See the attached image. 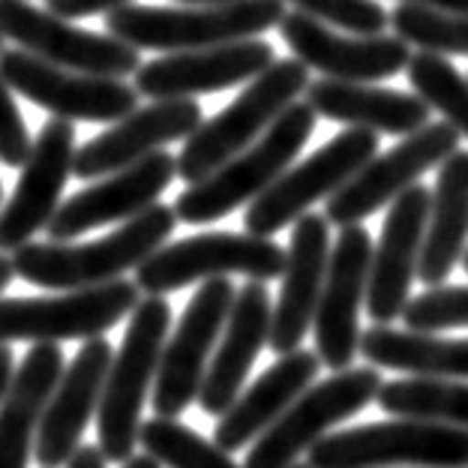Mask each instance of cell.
<instances>
[{
	"mask_svg": "<svg viewBox=\"0 0 468 468\" xmlns=\"http://www.w3.org/2000/svg\"><path fill=\"white\" fill-rule=\"evenodd\" d=\"M177 226L175 207L151 205L138 217L126 219L121 229L90 243H25L13 252L16 276L39 289H90L112 280H121L126 271H135L147 255L156 252L172 238Z\"/></svg>",
	"mask_w": 468,
	"mask_h": 468,
	"instance_id": "1",
	"label": "cell"
},
{
	"mask_svg": "<svg viewBox=\"0 0 468 468\" xmlns=\"http://www.w3.org/2000/svg\"><path fill=\"white\" fill-rule=\"evenodd\" d=\"M315 121L318 114L310 102H292L252 144L226 159L207 177L189 184L175 201V217L186 226H205L255 201L303 151Z\"/></svg>",
	"mask_w": 468,
	"mask_h": 468,
	"instance_id": "2",
	"label": "cell"
},
{
	"mask_svg": "<svg viewBox=\"0 0 468 468\" xmlns=\"http://www.w3.org/2000/svg\"><path fill=\"white\" fill-rule=\"evenodd\" d=\"M285 0H231L222 6L126 4L105 16V30L133 48L172 51L214 48L280 27Z\"/></svg>",
	"mask_w": 468,
	"mask_h": 468,
	"instance_id": "3",
	"label": "cell"
},
{
	"mask_svg": "<svg viewBox=\"0 0 468 468\" xmlns=\"http://www.w3.org/2000/svg\"><path fill=\"white\" fill-rule=\"evenodd\" d=\"M130 315V327L123 334L121 351L112 355L97 406V432L105 463H126L133 456L142 427V406L168 339L172 306L159 294H151L147 301H138Z\"/></svg>",
	"mask_w": 468,
	"mask_h": 468,
	"instance_id": "4",
	"label": "cell"
},
{
	"mask_svg": "<svg viewBox=\"0 0 468 468\" xmlns=\"http://www.w3.org/2000/svg\"><path fill=\"white\" fill-rule=\"evenodd\" d=\"M310 88V69L297 58L273 60L268 69L247 81L240 97H234L219 114L201 121L193 135L184 138V151L177 159V177L184 184L207 177L226 159L252 144L303 90Z\"/></svg>",
	"mask_w": 468,
	"mask_h": 468,
	"instance_id": "5",
	"label": "cell"
},
{
	"mask_svg": "<svg viewBox=\"0 0 468 468\" xmlns=\"http://www.w3.org/2000/svg\"><path fill=\"white\" fill-rule=\"evenodd\" d=\"M306 453L310 468H385L399 463L465 468L468 430L423 418H393L388 423L322 435Z\"/></svg>",
	"mask_w": 468,
	"mask_h": 468,
	"instance_id": "6",
	"label": "cell"
},
{
	"mask_svg": "<svg viewBox=\"0 0 468 468\" xmlns=\"http://www.w3.org/2000/svg\"><path fill=\"white\" fill-rule=\"evenodd\" d=\"M285 250L276 247L271 238L259 234H234V231H207L196 238L163 243L156 252L135 268L138 292L168 294L201 280L240 273L255 282L276 280L282 273Z\"/></svg>",
	"mask_w": 468,
	"mask_h": 468,
	"instance_id": "7",
	"label": "cell"
},
{
	"mask_svg": "<svg viewBox=\"0 0 468 468\" xmlns=\"http://www.w3.org/2000/svg\"><path fill=\"white\" fill-rule=\"evenodd\" d=\"M142 301L130 280H112L90 289H69L58 297H0V346L93 339L121 324Z\"/></svg>",
	"mask_w": 468,
	"mask_h": 468,
	"instance_id": "8",
	"label": "cell"
},
{
	"mask_svg": "<svg viewBox=\"0 0 468 468\" xmlns=\"http://www.w3.org/2000/svg\"><path fill=\"white\" fill-rule=\"evenodd\" d=\"M376 154L378 133L346 126L322 151L306 156L294 168L289 165L259 198L250 201L243 229L259 238H273L276 231L303 217L315 201L331 198L339 186H346Z\"/></svg>",
	"mask_w": 468,
	"mask_h": 468,
	"instance_id": "9",
	"label": "cell"
},
{
	"mask_svg": "<svg viewBox=\"0 0 468 468\" xmlns=\"http://www.w3.org/2000/svg\"><path fill=\"white\" fill-rule=\"evenodd\" d=\"M381 388L378 369H339L322 385L306 388L252 444L243 468H289L297 456L310 451L322 435L360 409H367Z\"/></svg>",
	"mask_w": 468,
	"mask_h": 468,
	"instance_id": "10",
	"label": "cell"
},
{
	"mask_svg": "<svg viewBox=\"0 0 468 468\" xmlns=\"http://www.w3.org/2000/svg\"><path fill=\"white\" fill-rule=\"evenodd\" d=\"M238 289L229 276L205 280L201 289L186 303L172 339H165L159 367L154 376V411L156 418L177 420L198 399L201 381H205L210 351L226 327L229 310Z\"/></svg>",
	"mask_w": 468,
	"mask_h": 468,
	"instance_id": "11",
	"label": "cell"
},
{
	"mask_svg": "<svg viewBox=\"0 0 468 468\" xmlns=\"http://www.w3.org/2000/svg\"><path fill=\"white\" fill-rule=\"evenodd\" d=\"M456 147H460V133L451 123H423L420 130L402 135V142L388 154H376L346 186H339L327 198L324 219L339 229L357 226L418 184L430 168L441 165Z\"/></svg>",
	"mask_w": 468,
	"mask_h": 468,
	"instance_id": "12",
	"label": "cell"
},
{
	"mask_svg": "<svg viewBox=\"0 0 468 468\" xmlns=\"http://www.w3.org/2000/svg\"><path fill=\"white\" fill-rule=\"evenodd\" d=\"M0 37L39 60L88 76L126 79L142 67L138 48L112 34L69 25V18L30 6L27 0H0Z\"/></svg>",
	"mask_w": 468,
	"mask_h": 468,
	"instance_id": "13",
	"label": "cell"
},
{
	"mask_svg": "<svg viewBox=\"0 0 468 468\" xmlns=\"http://www.w3.org/2000/svg\"><path fill=\"white\" fill-rule=\"evenodd\" d=\"M0 79L18 97L69 123H114L138 109V90L123 79L63 69L27 55L25 48L0 51Z\"/></svg>",
	"mask_w": 468,
	"mask_h": 468,
	"instance_id": "14",
	"label": "cell"
},
{
	"mask_svg": "<svg viewBox=\"0 0 468 468\" xmlns=\"http://www.w3.org/2000/svg\"><path fill=\"white\" fill-rule=\"evenodd\" d=\"M372 240L360 226H343L339 238L327 255V271L313 315L315 327V355L327 369H348L357 355L360 327L357 313L367 301Z\"/></svg>",
	"mask_w": 468,
	"mask_h": 468,
	"instance_id": "15",
	"label": "cell"
},
{
	"mask_svg": "<svg viewBox=\"0 0 468 468\" xmlns=\"http://www.w3.org/2000/svg\"><path fill=\"white\" fill-rule=\"evenodd\" d=\"M76 147V126L60 117L46 121L21 165L13 196L0 210V252H16L48 226L72 175Z\"/></svg>",
	"mask_w": 468,
	"mask_h": 468,
	"instance_id": "16",
	"label": "cell"
},
{
	"mask_svg": "<svg viewBox=\"0 0 468 468\" xmlns=\"http://www.w3.org/2000/svg\"><path fill=\"white\" fill-rule=\"evenodd\" d=\"M273 46L264 39H238L214 48L172 51L135 69L138 97L151 100H193L247 84L271 67Z\"/></svg>",
	"mask_w": 468,
	"mask_h": 468,
	"instance_id": "17",
	"label": "cell"
},
{
	"mask_svg": "<svg viewBox=\"0 0 468 468\" xmlns=\"http://www.w3.org/2000/svg\"><path fill=\"white\" fill-rule=\"evenodd\" d=\"M177 177V159L168 151H156L138 163L105 175L100 184L84 186L81 193L67 198L48 219L51 240H72L84 231L126 222L142 210L156 205L159 196Z\"/></svg>",
	"mask_w": 468,
	"mask_h": 468,
	"instance_id": "18",
	"label": "cell"
},
{
	"mask_svg": "<svg viewBox=\"0 0 468 468\" xmlns=\"http://www.w3.org/2000/svg\"><path fill=\"white\" fill-rule=\"evenodd\" d=\"M285 46L306 69L322 72L331 81H381L406 69L411 48L388 34H339L303 13H285L280 21Z\"/></svg>",
	"mask_w": 468,
	"mask_h": 468,
	"instance_id": "19",
	"label": "cell"
},
{
	"mask_svg": "<svg viewBox=\"0 0 468 468\" xmlns=\"http://www.w3.org/2000/svg\"><path fill=\"white\" fill-rule=\"evenodd\" d=\"M430 217V189L414 184L390 201V210L381 226V238L372 247L367 301L369 318L376 324H390L409 303V289L418 276V259L423 247V231Z\"/></svg>",
	"mask_w": 468,
	"mask_h": 468,
	"instance_id": "20",
	"label": "cell"
},
{
	"mask_svg": "<svg viewBox=\"0 0 468 468\" xmlns=\"http://www.w3.org/2000/svg\"><path fill=\"white\" fill-rule=\"evenodd\" d=\"M201 121L205 117L196 100H151V105L130 112L105 133L93 135L88 144L76 147L72 175L81 180H97L121 172L138 159L165 151V144L184 142L186 135L196 133Z\"/></svg>",
	"mask_w": 468,
	"mask_h": 468,
	"instance_id": "21",
	"label": "cell"
},
{
	"mask_svg": "<svg viewBox=\"0 0 468 468\" xmlns=\"http://www.w3.org/2000/svg\"><path fill=\"white\" fill-rule=\"evenodd\" d=\"M112 355L114 348L109 346V339L93 336L84 339L76 360L63 367V376L51 390L37 430V463L42 468L67 465L69 456L79 451L81 432L100 406Z\"/></svg>",
	"mask_w": 468,
	"mask_h": 468,
	"instance_id": "22",
	"label": "cell"
},
{
	"mask_svg": "<svg viewBox=\"0 0 468 468\" xmlns=\"http://www.w3.org/2000/svg\"><path fill=\"white\" fill-rule=\"evenodd\" d=\"M327 255H331V222L322 214H310L294 219L292 243L285 250L282 264V289L271 313L268 346L276 355H289L301 348L303 336L310 334L313 315L322 294Z\"/></svg>",
	"mask_w": 468,
	"mask_h": 468,
	"instance_id": "23",
	"label": "cell"
},
{
	"mask_svg": "<svg viewBox=\"0 0 468 468\" xmlns=\"http://www.w3.org/2000/svg\"><path fill=\"white\" fill-rule=\"evenodd\" d=\"M271 313L273 303L264 282L250 280L234 294V303L226 318V336H222L198 390V402L207 414H222L240 397L250 367L255 364L259 351L268 346Z\"/></svg>",
	"mask_w": 468,
	"mask_h": 468,
	"instance_id": "24",
	"label": "cell"
},
{
	"mask_svg": "<svg viewBox=\"0 0 468 468\" xmlns=\"http://www.w3.org/2000/svg\"><path fill=\"white\" fill-rule=\"evenodd\" d=\"M318 360L315 351L294 348L289 355H280V360L259 376V381L231 402V406L219 414L214 444L219 451L234 453L240 448H247L252 439L271 427L280 414L301 397V393L313 385V378L318 376Z\"/></svg>",
	"mask_w": 468,
	"mask_h": 468,
	"instance_id": "25",
	"label": "cell"
},
{
	"mask_svg": "<svg viewBox=\"0 0 468 468\" xmlns=\"http://www.w3.org/2000/svg\"><path fill=\"white\" fill-rule=\"evenodd\" d=\"M306 102L324 121H336L355 130H372L388 135H409L430 123L432 109L411 93L376 88L364 81H331L318 79L303 90Z\"/></svg>",
	"mask_w": 468,
	"mask_h": 468,
	"instance_id": "26",
	"label": "cell"
},
{
	"mask_svg": "<svg viewBox=\"0 0 468 468\" xmlns=\"http://www.w3.org/2000/svg\"><path fill=\"white\" fill-rule=\"evenodd\" d=\"M60 376L63 351L51 343H37L13 372L0 399V468H27L39 418Z\"/></svg>",
	"mask_w": 468,
	"mask_h": 468,
	"instance_id": "27",
	"label": "cell"
},
{
	"mask_svg": "<svg viewBox=\"0 0 468 468\" xmlns=\"http://www.w3.org/2000/svg\"><path fill=\"white\" fill-rule=\"evenodd\" d=\"M468 238V151L444 159L430 193V217L418 259V280L423 285H441L460 264Z\"/></svg>",
	"mask_w": 468,
	"mask_h": 468,
	"instance_id": "28",
	"label": "cell"
},
{
	"mask_svg": "<svg viewBox=\"0 0 468 468\" xmlns=\"http://www.w3.org/2000/svg\"><path fill=\"white\" fill-rule=\"evenodd\" d=\"M357 355L372 367L418 378H468V339H444L423 331H393L388 324L360 334Z\"/></svg>",
	"mask_w": 468,
	"mask_h": 468,
	"instance_id": "29",
	"label": "cell"
},
{
	"mask_svg": "<svg viewBox=\"0 0 468 468\" xmlns=\"http://www.w3.org/2000/svg\"><path fill=\"white\" fill-rule=\"evenodd\" d=\"M376 402L393 418H423L468 430V385L453 378H399L381 385Z\"/></svg>",
	"mask_w": 468,
	"mask_h": 468,
	"instance_id": "30",
	"label": "cell"
},
{
	"mask_svg": "<svg viewBox=\"0 0 468 468\" xmlns=\"http://www.w3.org/2000/svg\"><path fill=\"white\" fill-rule=\"evenodd\" d=\"M388 27L406 46L427 55L468 58V16L420 4H397L388 13Z\"/></svg>",
	"mask_w": 468,
	"mask_h": 468,
	"instance_id": "31",
	"label": "cell"
},
{
	"mask_svg": "<svg viewBox=\"0 0 468 468\" xmlns=\"http://www.w3.org/2000/svg\"><path fill=\"white\" fill-rule=\"evenodd\" d=\"M406 76L414 93L430 109L441 112L444 123H451L456 133L468 138V79L463 72L448 58L418 51L406 63Z\"/></svg>",
	"mask_w": 468,
	"mask_h": 468,
	"instance_id": "32",
	"label": "cell"
},
{
	"mask_svg": "<svg viewBox=\"0 0 468 468\" xmlns=\"http://www.w3.org/2000/svg\"><path fill=\"white\" fill-rule=\"evenodd\" d=\"M138 444L165 468H240L219 451L217 444L201 439L184 423L172 418H154L138 427Z\"/></svg>",
	"mask_w": 468,
	"mask_h": 468,
	"instance_id": "33",
	"label": "cell"
},
{
	"mask_svg": "<svg viewBox=\"0 0 468 468\" xmlns=\"http://www.w3.org/2000/svg\"><path fill=\"white\" fill-rule=\"evenodd\" d=\"M399 318L409 331L423 334L468 327V285H432L430 292L409 301Z\"/></svg>",
	"mask_w": 468,
	"mask_h": 468,
	"instance_id": "34",
	"label": "cell"
},
{
	"mask_svg": "<svg viewBox=\"0 0 468 468\" xmlns=\"http://www.w3.org/2000/svg\"><path fill=\"white\" fill-rule=\"evenodd\" d=\"M285 4L327 27L346 30V34L372 37L385 34L388 27V9L378 0H285Z\"/></svg>",
	"mask_w": 468,
	"mask_h": 468,
	"instance_id": "35",
	"label": "cell"
},
{
	"mask_svg": "<svg viewBox=\"0 0 468 468\" xmlns=\"http://www.w3.org/2000/svg\"><path fill=\"white\" fill-rule=\"evenodd\" d=\"M30 147H34V138H30L25 117L18 112L9 84L0 79V163L9 168H21Z\"/></svg>",
	"mask_w": 468,
	"mask_h": 468,
	"instance_id": "36",
	"label": "cell"
},
{
	"mask_svg": "<svg viewBox=\"0 0 468 468\" xmlns=\"http://www.w3.org/2000/svg\"><path fill=\"white\" fill-rule=\"evenodd\" d=\"M133 0H48V13L60 18H88V16H109Z\"/></svg>",
	"mask_w": 468,
	"mask_h": 468,
	"instance_id": "37",
	"label": "cell"
},
{
	"mask_svg": "<svg viewBox=\"0 0 468 468\" xmlns=\"http://www.w3.org/2000/svg\"><path fill=\"white\" fill-rule=\"evenodd\" d=\"M67 468H105V456L97 444H79V451L67 460Z\"/></svg>",
	"mask_w": 468,
	"mask_h": 468,
	"instance_id": "38",
	"label": "cell"
},
{
	"mask_svg": "<svg viewBox=\"0 0 468 468\" xmlns=\"http://www.w3.org/2000/svg\"><path fill=\"white\" fill-rule=\"evenodd\" d=\"M13 351H9V346H0V399H4L9 381H13Z\"/></svg>",
	"mask_w": 468,
	"mask_h": 468,
	"instance_id": "39",
	"label": "cell"
},
{
	"mask_svg": "<svg viewBox=\"0 0 468 468\" xmlns=\"http://www.w3.org/2000/svg\"><path fill=\"white\" fill-rule=\"evenodd\" d=\"M402 4H420V6H435V9H448V13L468 16V0H402Z\"/></svg>",
	"mask_w": 468,
	"mask_h": 468,
	"instance_id": "40",
	"label": "cell"
},
{
	"mask_svg": "<svg viewBox=\"0 0 468 468\" xmlns=\"http://www.w3.org/2000/svg\"><path fill=\"white\" fill-rule=\"evenodd\" d=\"M16 280V268H13V259L9 255H4L0 252V294H4V289L9 282Z\"/></svg>",
	"mask_w": 468,
	"mask_h": 468,
	"instance_id": "41",
	"label": "cell"
},
{
	"mask_svg": "<svg viewBox=\"0 0 468 468\" xmlns=\"http://www.w3.org/2000/svg\"><path fill=\"white\" fill-rule=\"evenodd\" d=\"M123 468H163L154 456H130V460L123 463Z\"/></svg>",
	"mask_w": 468,
	"mask_h": 468,
	"instance_id": "42",
	"label": "cell"
},
{
	"mask_svg": "<svg viewBox=\"0 0 468 468\" xmlns=\"http://www.w3.org/2000/svg\"><path fill=\"white\" fill-rule=\"evenodd\" d=\"M180 6H222V4H231V0H177Z\"/></svg>",
	"mask_w": 468,
	"mask_h": 468,
	"instance_id": "43",
	"label": "cell"
},
{
	"mask_svg": "<svg viewBox=\"0 0 468 468\" xmlns=\"http://www.w3.org/2000/svg\"><path fill=\"white\" fill-rule=\"evenodd\" d=\"M460 261H465V273H468V250L463 252V259H460Z\"/></svg>",
	"mask_w": 468,
	"mask_h": 468,
	"instance_id": "44",
	"label": "cell"
},
{
	"mask_svg": "<svg viewBox=\"0 0 468 468\" xmlns=\"http://www.w3.org/2000/svg\"><path fill=\"white\" fill-rule=\"evenodd\" d=\"M0 205H4V184H0Z\"/></svg>",
	"mask_w": 468,
	"mask_h": 468,
	"instance_id": "45",
	"label": "cell"
},
{
	"mask_svg": "<svg viewBox=\"0 0 468 468\" xmlns=\"http://www.w3.org/2000/svg\"><path fill=\"white\" fill-rule=\"evenodd\" d=\"M289 468H310V465H289Z\"/></svg>",
	"mask_w": 468,
	"mask_h": 468,
	"instance_id": "46",
	"label": "cell"
},
{
	"mask_svg": "<svg viewBox=\"0 0 468 468\" xmlns=\"http://www.w3.org/2000/svg\"><path fill=\"white\" fill-rule=\"evenodd\" d=\"M0 51H4V37H0Z\"/></svg>",
	"mask_w": 468,
	"mask_h": 468,
	"instance_id": "47",
	"label": "cell"
}]
</instances>
